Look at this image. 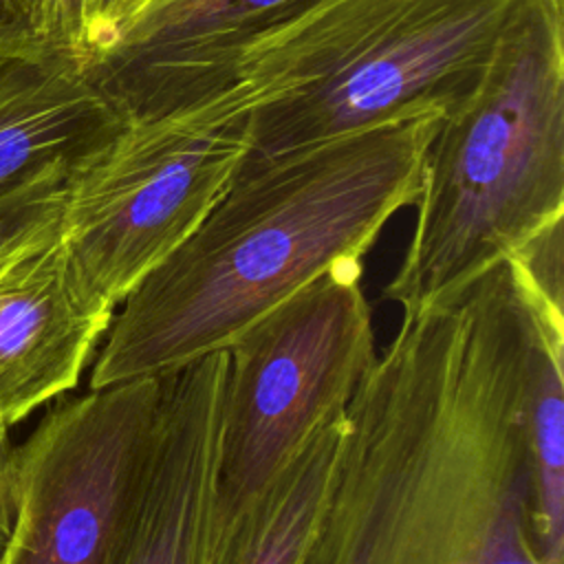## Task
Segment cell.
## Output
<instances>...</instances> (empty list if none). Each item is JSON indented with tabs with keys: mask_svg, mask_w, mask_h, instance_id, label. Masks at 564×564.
<instances>
[{
	"mask_svg": "<svg viewBox=\"0 0 564 564\" xmlns=\"http://www.w3.org/2000/svg\"><path fill=\"white\" fill-rule=\"evenodd\" d=\"M9 430L0 427V549L4 544L11 522V491H9Z\"/></svg>",
	"mask_w": 564,
	"mask_h": 564,
	"instance_id": "cell-18",
	"label": "cell"
},
{
	"mask_svg": "<svg viewBox=\"0 0 564 564\" xmlns=\"http://www.w3.org/2000/svg\"><path fill=\"white\" fill-rule=\"evenodd\" d=\"M225 350L159 377L137 500L112 564H203L216 507Z\"/></svg>",
	"mask_w": 564,
	"mask_h": 564,
	"instance_id": "cell-8",
	"label": "cell"
},
{
	"mask_svg": "<svg viewBox=\"0 0 564 564\" xmlns=\"http://www.w3.org/2000/svg\"><path fill=\"white\" fill-rule=\"evenodd\" d=\"M443 108H412L253 167L121 302L90 388L161 377L225 350L256 319L341 262H361L414 207Z\"/></svg>",
	"mask_w": 564,
	"mask_h": 564,
	"instance_id": "cell-2",
	"label": "cell"
},
{
	"mask_svg": "<svg viewBox=\"0 0 564 564\" xmlns=\"http://www.w3.org/2000/svg\"><path fill=\"white\" fill-rule=\"evenodd\" d=\"M546 335L564 341V220L553 223L509 260Z\"/></svg>",
	"mask_w": 564,
	"mask_h": 564,
	"instance_id": "cell-14",
	"label": "cell"
},
{
	"mask_svg": "<svg viewBox=\"0 0 564 564\" xmlns=\"http://www.w3.org/2000/svg\"><path fill=\"white\" fill-rule=\"evenodd\" d=\"M544 344L564 348L507 262L401 313L300 564H564L540 540L527 432Z\"/></svg>",
	"mask_w": 564,
	"mask_h": 564,
	"instance_id": "cell-1",
	"label": "cell"
},
{
	"mask_svg": "<svg viewBox=\"0 0 564 564\" xmlns=\"http://www.w3.org/2000/svg\"><path fill=\"white\" fill-rule=\"evenodd\" d=\"M70 167H55L0 198V264L59 223Z\"/></svg>",
	"mask_w": 564,
	"mask_h": 564,
	"instance_id": "cell-16",
	"label": "cell"
},
{
	"mask_svg": "<svg viewBox=\"0 0 564 564\" xmlns=\"http://www.w3.org/2000/svg\"><path fill=\"white\" fill-rule=\"evenodd\" d=\"M313 0H156L82 59L121 117L152 115L231 82L238 51Z\"/></svg>",
	"mask_w": 564,
	"mask_h": 564,
	"instance_id": "cell-9",
	"label": "cell"
},
{
	"mask_svg": "<svg viewBox=\"0 0 564 564\" xmlns=\"http://www.w3.org/2000/svg\"><path fill=\"white\" fill-rule=\"evenodd\" d=\"M516 0H313L253 35L231 79L260 93L240 165L447 110L480 79Z\"/></svg>",
	"mask_w": 564,
	"mask_h": 564,
	"instance_id": "cell-4",
	"label": "cell"
},
{
	"mask_svg": "<svg viewBox=\"0 0 564 564\" xmlns=\"http://www.w3.org/2000/svg\"><path fill=\"white\" fill-rule=\"evenodd\" d=\"M121 123L75 53L0 51V198L73 167Z\"/></svg>",
	"mask_w": 564,
	"mask_h": 564,
	"instance_id": "cell-11",
	"label": "cell"
},
{
	"mask_svg": "<svg viewBox=\"0 0 564 564\" xmlns=\"http://www.w3.org/2000/svg\"><path fill=\"white\" fill-rule=\"evenodd\" d=\"M152 2H156V0H152ZM152 2H150V4H152ZM145 7H148V4H145Z\"/></svg>",
	"mask_w": 564,
	"mask_h": 564,
	"instance_id": "cell-19",
	"label": "cell"
},
{
	"mask_svg": "<svg viewBox=\"0 0 564 564\" xmlns=\"http://www.w3.org/2000/svg\"><path fill=\"white\" fill-rule=\"evenodd\" d=\"M112 2L115 0H79V42H77L79 59L99 44L110 18Z\"/></svg>",
	"mask_w": 564,
	"mask_h": 564,
	"instance_id": "cell-17",
	"label": "cell"
},
{
	"mask_svg": "<svg viewBox=\"0 0 564 564\" xmlns=\"http://www.w3.org/2000/svg\"><path fill=\"white\" fill-rule=\"evenodd\" d=\"M529 454L540 540L564 562V348H540L529 394Z\"/></svg>",
	"mask_w": 564,
	"mask_h": 564,
	"instance_id": "cell-13",
	"label": "cell"
},
{
	"mask_svg": "<svg viewBox=\"0 0 564 564\" xmlns=\"http://www.w3.org/2000/svg\"><path fill=\"white\" fill-rule=\"evenodd\" d=\"M161 381L141 377L57 401L11 447L0 564H112L148 463Z\"/></svg>",
	"mask_w": 564,
	"mask_h": 564,
	"instance_id": "cell-7",
	"label": "cell"
},
{
	"mask_svg": "<svg viewBox=\"0 0 564 564\" xmlns=\"http://www.w3.org/2000/svg\"><path fill=\"white\" fill-rule=\"evenodd\" d=\"M361 262H341L256 319L227 348L216 511L260 489L377 359Z\"/></svg>",
	"mask_w": 564,
	"mask_h": 564,
	"instance_id": "cell-6",
	"label": "cell"
},
{
	"mask_svg": "<svg viewBox=\"0 0 564 564\" xmlns=\"http://www.w3.org/2000/svg\"><path fill=\"white\" fill-rule=\"evenodd\" d=\"M410 245L381 300L416 313L564 220V0H516L425 152Z\"/></svg>",
	"mask_w": 564,
	"mask_h": 564,
	"instance_id": "cell-3",
	"label": "cell"
},
{
	"mask_svg": "<svg viewBox=\"0 0 564 564\" xmlns=\"http://www.w3.org/2000/svg\"><path fill=\"white\" fill-rule=\"evenodd\" d=\"M260 99L231 79L174 108L126 117L70 167L59 242L88 295L117 308L187 240L234 183Z\"/></svg>",
	"mask_w": 564,
	"mask_h": 564,
	"instance_id": "cell-5",
	"label": "cell"
},
{
	"mask_svg": "<svg viewBox=\"0 0 564 564\" xmlns=\"http://www.w3.org/2000/svg\"><path fill=\"white\" fill-rule=\"evenodd\" d=\"M79 0H0V51L75 53Z\"/></svg>",
	"mask_w": 564,
	"mask_h": 564,
	"instance_id": "cell-15",
	"label": "cell"
},
{
	"mask_svg": "<svg viewBox=\"0 0 564 564\" xmlns=\"http://www.w3.org/2000/svg\"><path fill=\"white\" fill-rule=\"evenodd\" d=\"M115 308L84 291L59 223L0 264V427L79 383Z\"/></svg>",
	"mask_w": 564,
	"mask_h": 564,
	"instance_id": "cell-10",
	"label": "cell"
},
{
	"mask_svg": "<svg viewBox=\"0 0 564 564\" xmlns=\"http://www.w3.org/2000/svg\"><path fill=\"white\" fill-rule=\"evenodd\" d=\"M344 434L346 410L319 423L236 509H214L203 564H300L324 509Z\"/></svg>",
	"mask_w": 564,
	"mask_h": 564,
	"instance_id": "cell-12",
	"label": "cell"
}]
</instances>
